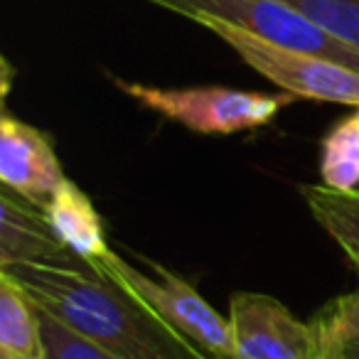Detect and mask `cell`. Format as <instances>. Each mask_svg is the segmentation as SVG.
Returning <instances> with one entry per match:
<instances>
[{"label":"cell","mask_w":359,"mask_h":359,"mask_svg":"<svg viewBox=\"0 0 359 359\" xmlns=\"http://www.w3.org/2000/svg\"><path fill=\"white\" fill-rule=\"evenodd\" d=\"M35 305L116 359H212L104 271L15 266Z\"/></svg>","instance_id":"1"},{"label":"cell","mask_w":359,"mask_h":359,"mask_svg":"<svg viewBox=\"0 0 359 359\" xmlns=\"http://www.w3.org/2000/svg\"><path fill=\"white\" fill-rule=\"evenodd\" d=\"M116 89L148 111L202 135H231L269 126L295 101L293 94H261L229 86H153L111 76Z\"/></svg>","instance_id":"2"},{"label":"cell","mask_w":359,"mask_h":359,"mask_svg":"<svg viewBox=\"0 0 359 359\" xmlns=\"http://www.w3.org/2000/svg\"><path fill=\"white\" fill-rule=\"evenodd\" d=\"M177 15L190 22H197L215 37H219L256 74L273 81L285 94H293L295 99L320 101V104H342L359 109V72L337 65L332 60H325V57L269 45V42L251 37L249 32L234 27L231 22L205 15V13L182 11Z\"/></svg>","instance_id":"3"},{"label":"cell","mask_w":359,"mask_h":359,"mask_svg":"<svg viewBox=\"0 0 359 359\" xmlns=\"http://www.w3.org/2000/svg\"><path fill=\"white\" fill-rule=\"evenodd\" d=\"M148 266L153 276L138 271L116 251H111L96 264V271H104L121 288L128 290L133 298H138L180 334H185L212 359H234L229 318L217 313L190 280L155 261H148Z\"/></svg>","instance_id":"4"},{"label":"cell","mask_w":359,"mask_h":359,"mask_svg":"<svg viewBox=\"0 0 359 359\" xmlns=\"http://www.w3.org/2000/svg\"><path fill=\"white\" fill-rule=\"evenodd\" d=\"M158 6L175 15L182 11L205 13V15L231 22L234 27L269 45L325 57L359 72V52L334 40L318 22L305 18L285 0H165Z\"/></svg>","instance_id":"5"},{"label":"cell","mask_w":359,"mask_h":359,"mask_svg":"<svg viewBox=\"0 0 359 359\" xmlns=\"http://www.w3.org/2000/svg\"><path fill=\"white\" fill-rule=\"evenodd\" d=\"M226 318L234 359H323L313 320L303 323L273 295L236 290Z\"/></svg>","instance_id":"6"},{"label":"cell","mask_w":359,"mask_h":359,"mask_svg":"<svg viewBox=\"0 0 359 359\" xmlns=\"http://www.w3.org/2000/svg\"><path fill=\"white\" fill-rule=\"evenodd\" d=\"M15 266L96 271L57 236L47 219L45 207L3 187L0 190V271L15 269Z\"/></svg>","instance_id":"7"},{"label":"cell","mask_w":359,"mask_h":359,"mask_svg":"<svg viewBox=\"0 0 359 359\" xmlns=\"http://www.w3.org/2000/svg\"><path fill=\"white\" fill-rule=\"evenodd\" d=\"M55 140L37 126L15 118L8 111L0 116V182L25 200L45 207L65 182Z\"/></svg>","instance_id":"8"},{"label":"cell","mask_w":359,"mask_h":359,"mask_svg":"<svg viewBox=\"0 0 359 359\" xmlns=\"http://www.w3.org/2000/svg\"><path fill=\"white\" fill-rule=\"evenodd\" d=\"M45 212L57 236L86 264L96 269V264L111 254L104 219L91 197L74 180L65 177V182L57 187V192L45 205Z\"/></svg>","instance_id":"9"},{"label":"cell","mask_w":359,"mask_h":359,"mask_svg":"<svg viewBox=\"0 0 359 359\" xmlns=\"http://www.w3.org/2000/svg\"><path fill=\"white\" fill-rule=\"evenodd\" d=\"M0 357L45 359L40 308L8 271H0Z\"/></svg>","instance_id":"10"},{"label":"cell","mask_w":359,"mask_h":359,"mask_svg":"<svg viewBox=\"0 0 359 359\" xmlns=\"http://www.w3.org/2000/svg\"><path fill=\"white\" fill-rule=\"evenodd\" d=\"M300 197L313 219L334 239L359 273V190L342 192L327 185H300Z\"/></svg>","instance_id":"11"},{"label":"cell","mask_w":359,"mask_h":359,"mask_svg":"<svg viewBox=\"0 0 359 359\" xmlns=\"http://www.w3.org/2000/svg\"><path fill=\"white\" fill-rule=\"evenodd\" d=\"M320 177L332 190H359V109L325 133L320 145Z\"/></svg>","instance_id":"12"},{"label":"cell","mask_w":359,"mask_h":359,"mask_svg":"<svg viewBox=\"0 0 359 359\" xmlns=\"http://www.w3.org/2000/svg\"><path fill=\"white\" fill-rule=\"evenodd\" d=\"M342 45L359 52V0H285Z\"/></svg>","instance_id":"13"},{"label":"cell","mask_w":359,"mask_h":359,"mask_svg":"<svg viewBox=\"0 0 359 359\" xmlns=\"http://www.w3.org/2000/svg\"><path fill=\"white\" fill-rule=\"evenodd\" d=\"M313 325L320 334V344L342 342L359 337V285L354 293L339 295L330 300L313 318Z\"/></svg>","instance_id":"14"},{"label":"cell","mask_w":359,"mask_h":359,"mask_svg":"<svg viewBox=\"0 0 359 359\" xmlns=\"http://www.w3.org/2000/svg\"><path fill=\"white\" fill-rule=\"evenodd\" d=\"M42 339H45V359H116L109 352L99 349L84 339L81 334L72 332L69 327L40 310Z\"/></svg>","instance_id":"15"},{"label":"cell","mask_w":359,"mask_h":359,"mask_svg":"<svg viewBox=\"0 0 359 359\" xmlns=\"http://www.w3.org/2000/svg\"><path fill=\"white\" fill-rule=\"evenodd\" d=\"M323 359H359V337L323 344Z\"/></svg>","instance_id":"16"},{"label":"cell","mask_w":359,"mask_h":359,"mask_svg":"<svg viewBox=\"0 0 359 359\" xmlns=\"http://www.w3.org/2000/svg\"><path fill=\"white\" fill-rule=\"evenodd\" d=\"M153 3H165V0H153Z\"/></svg>","instance_id":"17"},{"label":"cell","mask_w":359,"mask_h":359,"mask_svg":"<svg viewBox=\"0 0 359 359\" xmlns=\"http://www.w3.org/2000/svg\"><path fill=\"white\" fill-rule=\"evenodd\" d=\"M0 359H8V357H0Z\"/></svg>","instance_id":"18"}]
</instances>
